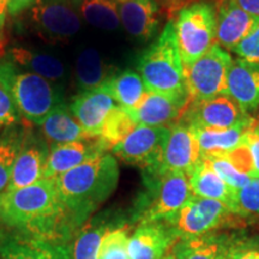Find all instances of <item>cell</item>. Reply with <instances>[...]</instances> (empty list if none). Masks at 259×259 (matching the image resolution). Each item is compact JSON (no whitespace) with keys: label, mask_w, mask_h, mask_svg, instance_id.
<instances>
[{"label":"cell","mask_w":259,"mask_h":259,"mask_svg":"<svg viewBox=\"0 0 259 259\" xmlns=\"http://www.w3.org/2000/svg\"><path fill=\"white\" fill-rule=\"evenodd\" d=\"M0 221L11 231L57 244L71 245L76 235L54 179L3 193Z\"/></svg>","instance_id":"6da1fadb"},{"label":"cell","mask_w":259,"mask_h":259,"mask_svg":"<svg viewBox=\"0 0 259 259\" xmlns=\"http://www.w3.org/2000/svg\"><path fill=\"white\" fill-rule=\"evenodd\" d=\"M119 164L106 153L54 179L70 223L74 232L82 227L109 197L119 183Z\"/></svg>","instance_id":"7a4b0ae2"},{"label":"cell","mask_w":259,"mask_h":259,"mask_svg":"<svg viewBox=\"0 0 259 259\" xmlns=\"http://www.w3.org/2000/svg\"><path fill=\"white\" fill-rule=\"evenodd\" d=\"M0 84L21 119L34 126H41L57 106L65 103L63 85L21 69L11 59L0 60Z\"/></svg>","instance_id":"3957f363"},{"label":"cell","mask_w":259,"mask_h":259,"mask_svg":"<svg viewBox=\"0 0 259 259\" xmlns=\"http://www.w3.org/2000/svg\"><path fill=\"white\" fill-rule=\"evenodd\" d=\"M137 70L147 92L166 95H189L173 18L167 22L154 44L141 54Z\"/></svg>","instance_id":"277c9868"},{"label":"cell","mask_w":259,"mask_h":259,"mask_svg":"<svg viewBox=\"0 0 259 259\" xmlns=\"http://www.w3.org/2000/svg\"><path fill=\"white\" fill-rule=\"evenodd\" d=\"M145 191L136 200L131 221L169 223L193 196L189 177L181 171L161 176L143 174Z\"/></svg>","instance_id":"5b68a950"},{"label":"cell","mask_w":259,"mask_h":259,"mask_svg":"<svg viewBox=\"0 0 259 259\" xmlns=\"http://www.w3.org/2000/svg\"><path fill=\"white\" fill-rule=\"evenodd\" d=\"M184 67L194 63L216 44V5L208 0L191 3L173 18Z\"/></svg>","instance_id":"8992f818"},{"label":"cell","mask_w":259,"mask_h":259,"mask_svg":"<svg viewBox=\"0 0 259 259\" xmlns=\"http://www.w3.org/2000/svg\"><path fill=\"white\" fill-rule=\"evenodd\" d=\"M245 219L232 212L225 204L192 196L169 223L178 239L208 235L223 227H232Z\"/></svg>","instance_id":"52a82bcc"},{"label":"cell","mask_w":259,"mask_h":259,"mask_svg":"<svg viewBox=\"0 0 259 259\" xmlns=\"http://www.w3.org/2000/svg\"><path fill=\"white\" fill-rule=\"evenodd\" d=\"M27 11L29 27L46 41L66 42L82 28L73 0H37Z\"/></svg>","instance_id":"ba28073f"},{"label":"cell","mask_w":259,"mask_h":259,"mask_svg":"<svg viewBox=\"0 0 259 259\" xmlns=\"http://www.w3.org/2000/svg\"><path fill=\"white\" fill-rule=\"evenodd\" d=\"M232 61L229 52L215 45L203 57L184 67L191 100L210 99L227 94V76Z\"/></svg>","instance_id":"9c48e42d"},{"label":"cell","mask_w":259,"mask_h":259,"mask_svg":"<svg viewBox=\"0 0 259 259\" xmlns=\"http://www.w3.org/2000/svg\"><path fill=\"white\" fill-rule=\"evenodd\" d=\"M169 135V126L138 125L134 131L112 148V155L125 163L151 170L160 162Z\"/></svg>","instance_id":"30bf717a"},{"label":"cell","mask_w":259,"mask_h":259,"mask_svg":"<svg viewBox=\"0 0 259 259\" xmlns=\"http://www.w3.org/2000/svg\"><path fill=\"white\" fill-rule=\"evenodd\" d=\"M247 114L228 94L204 100H191L180 121L193 127L231 128L251 120Z\"/></svg>","instance_id":"8fae6325"},{"label":"cell","mask_w":259,"mask_h":259,"mask_svg":"<svg viewBox=\"0 0 259 259\" xmlns=\"http://www.w3.org/2000/svg\"><path fill=\"white\" fill-rule=\"evenodd\" d=\"M200 158L202 157L194 128L179 120L169 126V135L157 166L151 170L143 171V174L161 176L170 171L189 174Z\"/></svg>","instance_id":"7c38bea8"},{"label":"cell","mask_w":259,"mask_h":259,"mask_svg":"<svg viewBox=\"0 0 259 259\" xmlns=\"http://www.w3.org/2000/svg\"><path fill=\"white\" fill-rule=\"evenodd\" d=\"M50 150V144L42 132L27 125L6 191L22 189L44 179Z\"/></svg>","instance_id":"4fadbf2b"},{"label":"cell","mask_w":259,"mask_h":259,"mask_svg":"<svg viewBox=\"0 0 259 259\" xmlns=\"http://www.w3.org/2000/svg\"><path fill=\"white\" fill-rule=\"evenodd\" d=\"M3 259H72L71 245L31 238L11 229L0 228Z\"/></svg>","instance_id":"5bb4252c"},{"label":"cell","mask_w":259,"mask_h":259,"mask_svg":"<svg viewBox=\"0 0 259 259\" xmlns=\"http://www.w3.org/2000/svg\"><path fill=\"white\" fill-rule=\"evenodd\" d=\"M190 101V95H166L147 92L139 105L127 111L137 125L168 127L180 120Z\"/></svg>","instance_id":"9a60e30c"},{"label":"cell","mask_w":259,"mask_h":259,"mask_svg":"<svg viewBox=\"0 0 259 259\" xmlns=\"http://www.w3.org/2000/svg\"><path fill=\"white\" fill-rule=\"evenodd\" d=\"M108 148L99 137L52 144L44 179H56L84 162L106 154Z\"/></svg>","instance_id":"2e32d148"},{"label":"cell","mask_w":259,"mask_h":259,"mask_svg":"<svg viewBox=\"0 0 259 259\" xmlns=\"http://www.w3.org/2000/svg\"><path fill=\"white\" fill-rule=\"evenodd\" d=\"M216 44L232 52L259 24V18L246 12L235 0H220L216 4Z\"/></svg>","instance_id":"e0dca14e"},{"label":"cell","mask_w":259,"mask_h":259,"mask_svg":"<svg viewBox=\"0 0 259 259\" xmlns=\"http://www.w3.org/2000/svg\"><path fill=\"white\" fill-rule=\"evenodd\" d=\"M124 226H128L127 220L118 211L108 210L92 216L73 236L72 259H99L103 236L112 229Z\"/></svg>","instance_id":"ac0fdd59"},{"label":"cell","mask_w":259,"mask_h":259,"mask_svg":"<svg viewBox=\"0 0 259 259\" xmlns=\"http://www.w3.org/2000/svg\"><path fill=\"white\" fill-rule=\"evenodd\" d=\"M178 241L177 234L167 223H139L128 239V257L130 259H163Z\"/></svg>","instance_id":"d6986e66"},{"label":"cell","mask_w":259,"mask_h":259,"mask_svg":"<svg viewBox=\"0 0 259 259\" xmlns=\"http://www.w3.org/2000/svg\"><path fill=\"white\" fill-rule=\"evenodd\" d=\"M115 101L106 84L82 92L70 105V109L90 137H99L107 116L114 108Z\"/></svg>","instance_id":"ffe728a7"},{"label":"cell","mask_w":259,"mask_h":259,"mask_svg":"<svg viewBox=\"0 0 259 259\" xmlns=\"http://www.w3.org/2000/svg\"><path fill=\"white\" fill-rule=\"evenodd\" d=\"M125 30L136 40L147 42L160 27V6L156 0H115Z\"/></svg>","instance_id":"44dd1931"},{"label":"cell","mask_w":259,"mask_h":259,"mask_svg":"<svg viewBox=\"0 0 259 259\" xmlns=\"http://www.w3.org/2000/svg\"><path fill=\"white\" fill-rule=\"evenodd\" d=\"M227 94L250 114L259 108V66L233 58L227 76Z\"/></svg>","instance_id":"7402d4cb"},{"label":"cell","mask_w":259,"mask_h":259,"mask_svg":"<svg viewBox=\"0 0 259 259\" xmlns=\"http://www.w3.org/2000/svg\"><path fill=\"white\" fill-rule=\"evenodd\" d=\"M187 177L193 196L218 200L225 204L232 212L239 215L238 191L227 185L204 158H200Z\"/></svg>","instance_id":"603a6c76"},{"label":"cell","mask_w":259,"mask_h":259,"mask_svg":"<svg viewBox=\"0 0 259 259\" xmlns=\"http://www.w3.org/2000/svg\"><path fill=\"white\" fill-rule=\"evenodd\" d=\"M9 57L17 66L51 82L64 87L69 77V69L60 58L40 50L24 46H15L9 52Z\"/></svg>","instance_id":"cb8c5ba5"},{"label":"cell","mask_w":259,"mask_h":259,"mask_svg":"<svg viewBox=\"0 0 259 259\" xmlns=\"http://www.w3.org/2000/svg\"><path fill=\"white\" fill-rule=\"evenodd\" d=\"M116 73L112 65L107 64L100 52L93 47H84L74 60V80L79 92L99 88Z\"/></svg>","instance_id":"d4e9b609"},{"label":"cell","mask_w":259,"mask_h":259,"mask_svg":"<svg viewBox=\"0 0 259 259\" xmlns=\"http://www.w3.org/2000/svg\"><path fill=\"white\" fill-rule=\"evenodd\" d=\"M254 118L231 128L192 127L196 132L200 157L222 156L241 143L246 132L254 124Z\"/></svg>","instance_id":"484cf974"},{"label":"cell","mask_w":259,"mask_h":259,"mask_svg":"<svg viewBox=\"0 0 259 259\" xmlns=\"http://www.w3.org/2000/svg\"><path fill=\"white\" fill-rule=\"evenodd\" d=\"M41 132L52 144L69 143L92 138L77 121L71 112L70 106L66 103L57 106L50 113V115L41 124Z\"/></svg>","instance_id":"4316f807"},{"label":"cell","mask_w":259,"mask_h":259,"mask_svg":"<svg viewBox=\"0 0 259 259\" xmlns=\"http://www.w3.org/2000/svg\"><path fill=\"white\" fill-rule=\"evenodd\" d=\"M105 84L118 106L125 109H134L137 107L147 93L142 77L132 70L115 73Z\"/></svg>","instance_id":"83f0119b"},{"label":"cell","mask_w":259,"mask_h":259,"mask_svg":"<svg viewBox=\"0 0 259 259\" xmlns=\"http://www.w3.org/2000/svg\"><path fill=\"white\" fill-rule=\"evenodd\" d=\"M78 14L87 23L97 29L114 31L120 28L118 4L115 0H74Z\"/></svg>","instance_id":"f1b7e54d"},{"label":"cell","mask_w":259,"mask_h":259,"mask_svg":"<svg viewBox=\"0 0 259 259\" xmlns=\"http://www.w3.org/2000/svg\"><path fill=\"white\" fill-rule=\"evenodd\" d=\"M25 128L27 125L19 122L0 131V194L8 190Z\"/></svg>","instance_id":"f546056e"},{"label":"cell","mask_w":259,"mask_h":259,"mask_svg":"<svg viewBox=\"0 0 259 259\" xmlns=\"http://www.w3.org/2000/svg\"><path fill=\"white\" fill-rule=\"evenodd\" d=\"M227 244L216 235L181 239L173 246L176 259H220Z\"/></svg>","instance_id":"4dcf8cb0"},{"label":"cell","mask_w":259,"mask_h":259,"mask_svg":"<svg viewBox=\"0 0 259 259\" xmlns=\"http://www.w3.org/2000/svg\"><path fill=\"white\" fill-rule=\"evenodd\" d=\"M137 126L127 109L116 105L107 116L99 138L106 144L108 150H112L113 147L120 143Z\"/></svg>","instance_id":"1f68e13d"},{"label":"cell","mask_w":259,"mask_h":259,"mask_svg":"<svg viewBox=\"0 0 259 259\" xmlns=\"http://www.w3.org/2000/svg\"><path fill=\"white\" fill-rule=\"evenodd\" d=\"M128 226L119 227L103 236L99 259H130Z\"/></svg>","instance_id":"d6a6232c"},{"label":"cell","mask_w":259,"mask_h":259,"mask_svg":"<svg viewBox=\"0 0 259 259\" xmlns=\"http://www.w3.org/2000/svg\"><path fill=\"white\" fill-rule=\"evenodd\" d=\"M210 164L218 176L225 181L227 185L239 191L250 183L252 178L239 171L225 156H209L202 157Z\"/></svg>","instance_id":"836d02e7"},{"label":"cell","mask_w":259,"mask_h":259,"mask_svg":"<svg viewBox=\"0 0 259 259\" xmlns=\"http://www.w3.org/2000/svg\"><path fill=\"white\" fill-rule=\"evenodd\" d=\"M238 211L242 218L259 216V178L238 191Z\"/></svg>","instance_id":"e575fe53"},{"label":"cell","mask_w":259,"mask_h":259,"mask_svg":"<svg viewBox=\"0 0 259 259\" xmlns=\"http://www.w3.org/2000/svg\"><path fill=\"white\" fill-rule=\"evenodd\" d=\"M222 156H225L239 171H241V173H244L253 179V162H252L250 150H248L247 145L245 144L244 139H242V142L238 147L234 148L226 155H222Z\"/></svg>","instance_id":"d590c367"},{"label":"cell","mask_w":259,"mask_h":259,"mask_svg":"<svg viewBox=\"0 0 259 259\" xmlns=\"http://www.w3.org/2000/svg\"><path fill=\"white\" fill-rule=\"evenodd\" d=\"M236 58L259 66V24L253 31L242 40L233 51Z\"/></svg>","instance_id":"8d00e7d4"},{"label":"cell","mask_w":259,"mask_h":259,"mask_svg":"<svg viewBox=\"0 0 259 259\" xmlns=\"http://www.w3.org/2000/svg\"><path fill=\"white\" fill-rule=\"evenodd\" d=\"M21 120V116H19L9 93L0 84V131L10 127V126L19 124L22 122Z\"/></svg>","instance_id":"74e56055"},{"label":"cell","mask_w":259,"mask_h":259,"mask_svg":"<svg viewBox=\"0 0 259 259\" xmlns=\"http://www.w3.org/2000/svg\"><path fill=\"white\" fill-rule=\"evenodd\" d=\"M244 142L247 145L248 150H250L252 162H253V179H257V178H259V127L255 124V121L245 134Z\"/></svg>","instance_id":"f35d334b"},{"label":"cell","mask_w":259,"mask_h":259,"mask_svg":"<svg viewBox=\"0 0 259 259\" xmlns=\"http://www.w3.org/2000/svg\"><path fill=\"white\" fill-rule=\"evenodd\" d=\"M229 259H259V247L246 244L231 246Z\"/></svg>","instance_id":"ab89813d"},{"label":"cell","mask_w":259,"mask_h":259,"mask_svg":"<svg viewBox=\"0 0 259 259\" xmlns=\"http://www.w3.org/2000/svg\"><path fill=\"white\" fill-rule=\"evenodd\" d=\"M37 0H11L9 6V16H18L27 11Z\"/></svg>","instance_id":"60d3db41"},{"label":"cell","mask_w":259,"mask_h":259,"mask_svg":"<svg viewBox=\"0 0 259 259\" xmlns=\"http://www.w3.org/2000/svg\"><path fill=\"white\" fill-rule=\"evenodd\" d=\"M246 12L259 18V0H235Z\"/></svg>","instance_id":"b9f144b4"},{"label":"cell","mask_w":259,"mask_h":259,"mask_svg":"<svg viewBox=\"0 0 259 259\" xmlns=\"http://www.w3.org/2000/svg\"><path fill=\"white\" fill-rule=\"evenodd\" d=\"M6 40H5V35H4V30H3V27H0V53H3L4 51V47L6 46Z\"/></svg>","instance_id":"7bdbcfd3"},{"label":"cell","mask_w":259,"mask_h":259,"mask_svg":"<svg viewBox=\"0 0 259 259\" xmlns=\"http://www.w3.org/2000/svg\"><path fill=\"white\" fill-rule=\"evenodd\" d=\"M229 250H231V246L226 245L225 248H223V251H222L221 257H220V259H229Z\"/></svg>","instance_id":"ee69618b"},{"label":"cell","mask_w":259,"mask_h":259,"mask_svg":"<svg viewBox=\"0 0 259 259\" xmlns=\"http://www.w3.org/2000/svg\"><path fill=\"white\" fill-rule=\"evenodd\" d=\"M156 2H157V0H156ZM161 2L166 3V4H177V3L181 2V0H161Z\"/></svg>","instance_id":"f6af8a7d"},{"label":"cell","mask_w":259,"mask_h":259,"mask_svg":"<svg viewBox=\"0 0 259 259\" xmlns=\"http://www.w3.org/2000/svg\"><path fill=\"white\" fill-rule=\"evenodd\" d=\"M163 259H176V257H174V254H173V252H169V253H168L166 257H164Z\"/></svg>","instance_id":"bcb514c9"},{"label":"cell","mask_w":259,"mask_h":259,"mask_svg":"<svg viewBox=\"0 0 259 259\" xmlns=\"http://www.w3.org/2000/svg\"><path fill=\"white\" fill-rule=\"evenodd\" d=\"M255 124H257V126L259 127V112H258V115H257V119H255Z\"/></svg>","instance_id":"7dc6e473"},{"label":"cell","mask_w":259,"mask_h":259,"mask_svg":"<svg viewBox=\"0 0 259 259\" xmlns=\"http://www.w3.org/2000/svg\"><path fill=\"white\" fill-rule=\"evenodd\" d=\"M0 198H2V194H0Z\"/></svg>","instance_id":"c3c4849f"},{"label":"cell","mask_w":259,"mask_h":259,"mask_svg":"<svg viewBox=\"0 0 259 259\" xmlns=\"http://www.w3.org/2000/svg\"><path fill=\"white\" fill-rule=\"evenodd\" d=\"M0 259H3V258H2V257H0Z\"/></svg>","instance_id":"681fc988"}]
</instances>
